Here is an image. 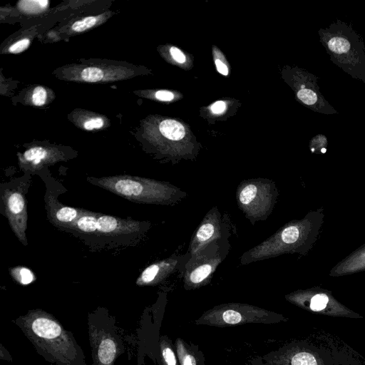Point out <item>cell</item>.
<instances>
[{
	"label": "cell",
	"instance_id": "cell-9",
	"mask_svg": "<svg viewBox=\"0 0 365 365\" xmlns=\"http://www.w3.org/2000/svg\"><path fill=\"white\" fill-rule=\"evenodd\" d=\"M149 227L150 224L145 222L101 215L84 210L69 228L86 234L116 236L138 232Z\"/></svg>",
	"mask_w": 365,
	"mask_h": 365
},
{
	"label": "cell",
	"instance_id": "cell-8",
	"mask_svg": "<svg viewBox=\"0 0 365 365\" xmlns=\"http://www.w3.org/2000/svg\"><path fill=\"white\" fill-rule=\"evenodd\" d=\"M228 239L210 244L189 259L182 273L185 289H198L209 283L229 252L230 245Z\"/></svg>",
	"mask_w": 365,
	"mask_h": 365
},
{
	"label": "cell",
	"instance_id": "cell-12",
	"mask_svg": "<svg viewBox=\"0 0 365 365\" xmlns=\"http://www.w3.org/2000/svg\"><path fill=\"white\" fill-rule=\"evenodd\" d=\"M9 225L19 242L28 245L26 231L28 212L24 195L20 191L5 190L1 195Z\"/></svg>",
	"mask_w": 365,
	"mask_h": 365
},
{
	"label": "cell",
	"instance_id": "cell-23",
	"mask_svg": "<svg viewBox=\"0 0 365 365\" xmlns=\"http://www.w3.org/2000/svg\"><path fill=\"white\" fill-rule=\"evenodd\" d=\"M83 80L87 82H97L103 78V71L96 67L84 68L81 73Z\"/></svg>",
	"mask_w": 365,
	"mask_h": 365
},
{
	"label": "cell",
	"instance_id": "cell-2",
	"mask_svg": "<svg viewBox=\"0 0 365 365\" xmlns=\"http://www.w3.org/2000/svg\"><path fill=\"white\" fill-rule=\"evenodd\" d=\"M319 41L331 61L365 83V44L352 25L336 19L318 31Z\"/></svg>",
	"mask_w": 365,
	"mask_h": 365
},
{
	"label": "cell",
	"instance_id": "cell-24",
	"mask_svg": "<svg viewBox=\"0 0 365 365\" xmlns=\"http://www.w3.org/2000/svg\"><path fill=\"white\" fill-rule=\"evenodd\" d=\"M327 139L322 134H318L312 138L310 141V149L312 153L319 150L322 153L327 151Z\"/></svg>",
	"mask_w": 365,
	"mask_h": 365
},
{
	"label": "cell",
	"instance_id": "cell-10",
	"mask_svg": "<svg viewBox=\"0 0 365 365\" xmlns=\"http://www.w3.org/2000/svg\"><path fill=\"white\" fill-rule=\"evenodd\" d=\"M230 236V218L227 215L222 216L217 207L215 206L207 212L197 226L186 252L190 258L192 257L210 244L222 241Z\"/></svg>",
	"mask_w": 365,
	"mask_h": 365
},
{
	"label": "cell",
	"instance_id": "cell-14",
	"mask_svg": "<svg viewBox=\"0 0 365 365\" xmlns=\"http://www.w3.org/2000/svg\"><path fill=\"white\" fill-rule=\"evenodd\" d=\"M46 207L52 222L67 228H69L84 211L83 209L61 205L52 197L48 198Z\"/></svg>",
	"mask_w": 365,
	"mask_h": 365
},
{
	"label": "cell",
	"instance_id": "cell-18",
	"mask_svg": "<svg viewBox=\"0 0 365 365\" xmlns=\"http://www.w3.org/2000/svg\"><path fill=\"white\" fill-rule=\"evenodd\" d=\"M48 152L41 147L31 148L24 152L20 161L22 164L26 163L28 169L35 170L39 168L43 160H46Z\"/></svg>",
	"mask_w": 365,
	"mask_h": 365
},
{
	"label": "cell",
	"instance_id": "cell-27",
	"mask_svg": "<svg viewBox=\"0 0 365 365\" xmlns=\"http://www.w3.org/2000/svg\"><path fill=\"white\" fill-rule=\"evenodd\" d=\"M29 43L30 41L28 38H24L12 44L9 47V51L12 53H18L22 52L29 47Z\"/></svg>",
	"mask_w": 365,
	"mask_h": 365
},
{
	"label": "cell",
	"instance_id": "cell-20",
	"mask_svg": "<svg viewBox=\"0 0 365 365\" xmlns=\"http://www.w3.org/2000/svg\"><path fill=\"white\" fill-rule=\"evenodd\" d=\"M11 275L19 283L26 285L34 281L32 272L24 267H16L11 269Z\"/></svg>",
	"mask_w": 365,
	"mask_h": 365
},
{
	"label": "cell",
	"instance_id": "cell-11",
	"mask_svg": "<svg viewBox=\"0 0 365 365\" xmlns=\"http://www.w3.org/2000/svg\"><path fill=\"white\" fill-rule=\"evenodd\" d=\"M319 78L312 73L300 71L297 78V99L314 112L331 115L339 112L326 100L318 85Z\"/></svg>",
	"mask_w": 365,
	"mask_h": 365
},
{
	"label": "cell",
	"instance_id": "cell-29",
	"mask_svg": "<svg viewBox=\"0 0 365 365\" xmlns=\"http://www.w3.org/2000/svg\"><path fill=\"white\" fill-rule=\"evenodd\" d=\"M173 58L178 63H182L186 61L185 56L178 48L173 46L170 49Z\"/></svg>",
	"mask_w": 365,
	"mask_h": 365
},
{
	"label": "cell",
	"instance_id": "cell-7",
	"mask_svg": "<svg viewBox=\"0 0 365 365\" xmlns=\"http://www.w3.org/2000/svg\"><path fill=\"white\" fill-rule=\"evenodd\" d=\"M287 319L282 314L254 305L230 302L215 306L205 312L197 319V325L217 327L246 324H274Z\"/></svg>",
	"mask_w": 365,
	"mask_h": 365
},
{
	"label": "cell",
	"instance_id": "cell-13",
	"mask_svg": "<svg viewBox=\"0 0 365 365\" xmlns=\"http://www.w3.org/2000/svg\"><path fill=\"white\" fill-rule=\"evenodd\" d=\"M189 258V255L186 252L173 254L165 259L156 261L142 271L135 283L140 287L154 286L177 271L182 274Z\"/></svg>",
	"mask_w": 365,
	"mask_h": 365
},
{
	"label": "cell",
	"instance_id": "cell-30",
	"mask_svg": "<svg viewBox=\"0 0 365 365\" xmlns=\"http://www.w3.org/2000/svg\"><path fill=\"white\" fill-rule=\"evenodd\" d=\"M155 97L160 101H170L174 98V95L168 91H158L155 93Z\"/></svg>",
	"mask_w": 365,
	"mask_h": 365
},
{
	"label": "cell",
	"instance_id": "cell-19",
	"mask_svg": "<svg viewBox=\"0 0 365 365\" xmlns=\"http://www.w3.org/2000/svg\"><path fill=\"white\" fill-rule=\"evenodd\" d=\"M159 129L163 135L171 140H180L185 135L183 125L175 120H163L159 125Z\"/></svg>",
	"mask_w": 365,
	"mask_h": 365
},
{
	"label": "cell",
	"instance_id": "cell-16",
	"mask_svg": "<svg viewBox=\"0 0 365 365\" xmlns=\"http://www.w3.org/2000/svg\"><path fill=\"white\" fill-rule=\"evenodd\" d=\"M175 347L180 365H202L197 352L182 339H176Z\"/></svg>",
	"mask_w": 365,
	"mask_h": 365
},
{
	"label": "cell",
	"instance_id": "cell-3",
	"mask_svg": "<svg viewBox=\"0 0 365 365\" xmlns=\"http://www.w3.org/2000/svg\"><path fill=\"white\" fill-rule=\"evenodd\" d=\"M88 180L120 197L138 203L175 205L187 192L165 181L130 175L88 178Z\"/></svg>",
	"mask_w": 365,
	"mask_h": 365
},
{
	"label": "cell",
	"instance_id": "cell-17",
	"mask_svg": "<svg viewBox=\"0 0 365 365\" xmlns=\"http://www.w3.org/2000/svg\"><path fill=\"white\" fill-rule=\"evenodd\" d=\"M159 362L160 365H180L173 345L166 336L160 339Z\"/></svg>",
	"mask_w": 365,
	"mask_h": 365
},
{
	"label": "cell",
	"instance_id": "cell-26",
	"mask_svg": "<svg viewBox=\"0 0 365 365\" xmlns=\"http://www.w3.org/2000/svg\"><path fill=\"white\" fill-rule=\"evenodd\" d=\"M46 100V91L42 86H37L34 88L32 94V101L35 106H42Z\"/></svg>",
	"mask_w": 365,
	"mask_h": 365
},
{
	"label": "cell",
	"instance_id": "cell-6",
	"mask_svg": "<svg viewBox=\"0 0 365 365\" xmlns=\"http://www.w3.org/2000/svg\"><path fill=\"white\" fill-rule=\"evenodd\" d=\"M278 196L276 183L268 178L244 180L236 190L237 206L252 225L268 218L274 210Z\"/></svg>",
	"mask_w": 365,
	"mask_h": 365
},
{
	"label": "cell",
	"instance_id": "cell-32",
	"mask_svg": "<svg viewBox=\"0 0 365 365\" xmlns=\"http://www.w3.org/2000/svg\"><path fill=\"white\" fill-rule=\"evenodd\" d=\"M215 62L218 72L224 76H227L228 74L227 66L220 59H216Z\"/></svg>",
	"mask_w": 365,
	"mask_h": 365
},
{
	"label": "cell",
	"instance_id": "cell-22",
	"mask_svg": "<svg viewBox=\"0 0 365 365\" xmlns=\"http://www.w3.org/2000/svg\"><path fill=\"white\" fill-rule=\"evenodd\" d=\"M48 4L47 0L21 1L19 3L21 9L29 13L38 12L46 8Z\"/></svg>",
	"mask_w": 365,
	"mask_h": 365
},
{
	"label": "cell",
	"instance_id": "cell-31",
	"mask_svg": "<svg viewBox=\"0 0 365 365\" xmlns=\"http://www.w3.org/2000/svg\"><path fill=\"white\" fill-rule=\"evenodd\" d=\"M225 108L226 104L222 101L215 102L210 107L211 110L214 113H221L225 110Z\"/></svg>",
	"mask_w": 365,
	"mask_h": 365
},
{
	"label": "cell",
	"instance_id": "cell-4",
	"mask_svg": "<svg viewBox=\"0 0 365 365\" xmlns=\"http://www.w3.org/2000/svg\"><path fill=\"white\" fill-rule=\"evenodd\" d=\"M314 237L313 222L309 215L284 225L263 242L245 252L240 264L246 265L284 254H304Z\"/></svg>",
	"mask_w": 365,
	"mask_h": 365
},
{
	"label": "cell",
	"instance_id": "cell-25",
	"mask_svg": "<svg viewBox=\"0 0 365 365\" xmlns=\"http://www.w3.org/2000/svg\"><path fill=\"white\" fill-rule=\"evenodd\" d=\"M96 21L97 19L95 16H88L76 21L72 25V29L76 32H81L93 26Z\"/></svg>",
	"mask_w": 365,
	"mask_h": 365
},
{
	"label": "cell",
	"instance_id": "cell-15",
	"mask_svg": "<svg viewBox=\"0 0 365 365\" xmlns=\"http://www.w3.org/2000/svg\"><path fill=\"white\" fill-rule=\"evenodd\" d=\"M365 269V249L361 250L345 260L333 270L336 274H344Z\"/></svg>",
	"mask_w": 365,
	"mask_h": 365
},
{
	"label": "cell",
	"instance_id": "cell-28",
	"mask_svg": "<svg viewBox=\"0 0 365 365\" xmlns=\"http://www.w3.org/2000/svg\"><path fill=\"white\" fill-rule=\"evenodd\" d=\"M103 125V120L101 118H96L87 120L84 123V128L88 130H91L94 128H101Z\"/></svg>",
	"mask_w": 365,
	"mask_h": 365
},
{
	"label": "cell",
	"instance_id": "cell-5",
	"mask_svg": "<svg viewBox=\"0 0 365 365\" xmlns=\"http://www.w3.org/2000/svg\"><path fill=\"white\" fill-rule=\"evenodd\" d=\"M88 325L93 365H114L125 349L115 318L106 313L89 314Z\"/></svg>",
	"mask_w": 365,
	"mask_h": 365
},
{
	"label": "cell",
	"instance_id": "cell-21",
	"mask_svg": "<svg viewBox=\"0 0 365 365\" xmlns=\"http://www.w3.org/2000/svg\"><path fill=\"white\" fill-rule=\"evenodd\" d=\"M329 299L325 294H316L309 299V309L314 312L324 310L329 304Z\"/></svg>",
	"mask_w": 365,
	"mask_h": 365
},
{
	"label": "cell",
	"instance_id": "cell-1",
	"mask_svg": "<svg viewBox=\"0 0 365 365\" xmlns=\"http://www.w3.org/2000/svg\"><path fill=\"white\" fill-rule=\"evenodd\" d=\"M14 322L36 351L53 365H88L73 334L52 314L41 309L29 310Z\"/></svg>",
	"mask_w": 365,
	"mask_h": 365
}]
</instances>
